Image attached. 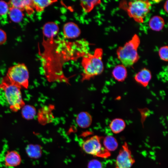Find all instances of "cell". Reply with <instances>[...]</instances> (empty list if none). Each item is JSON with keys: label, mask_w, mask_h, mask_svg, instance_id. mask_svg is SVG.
I'll use <instances>...</instances> for the list:
<instances>
[{"label": "cell", "mask_w": 168, "mask_h": 168, "mask_svg": "<svg viewBox=\"0 0 168 168\" xmlns=\"http://www.w3.org/2000/svg\"><path fill=\"white\" fill-rule=\"evenodd\" d=\"M103 54L102 49L97 48L93 54L87 53L82 57L81 65L83 72L81 79L82 82L89 81L102 73L104 68Z\"/></svg>", "instance_id": "cell-1"}, {"label": "cell", "mask_w": 168, "mask_h": 168, "mask_svg": "<svg viewBox=\"0 0 168 168\" xmlns=\"http://www.w3.org/2000/svg\"><path fill=\"white\" fill-rule=\"evenodd\" d=\"M140 42L139 36L136 34L123 46L117 49L118 58L125 67L132 66L139 60L138 49Z\"/></svg>", "instance_id": "cell-2"}, {"label": "cell", "mask_w": 168, "mask_h": 168, "mask_svg": "<svg viewBox=\"0 0 168 168\" xmlns=\"http://www.w3.org/2000/svg\"><path fill=\"white\" fill-rule=\"evenodd\" d=\"M0 87L3 90L5 97L12 111H17L25 105L20 87L10 83L4 78Z\"/></svg>", "instance_id": "cell-3"}, {"label": "cell", "mask_w": 168, "mask_h": 168, "mask_svg": "<svg viewBox=\"0 0 168 168\" xmlns=\"http://www.w3.org/2000/svg\"><path fill=\"white\" fill-rule=\"evenodd\" d=\"M29 78L28 69L24 63H18L10 67L4 78L12 84L25 88L28 87Z\"/></svg>", "instance_id": "cell-4"}, {"label": "cell", "mask_w": 168, "mask_h": 168, "mask_svg": "<svg viewBox=\"0 0 168 168\" xmlns=\"http://www.w3.org/2000/svg\"><path fill=\"white\" fill-rule=\"evenodd\" d=\"M151 5V2L148 0L131 1L128 2L126 10L130 17L138 23H142L149 12Z\"/></svg>", "instance_id": "cell-5"}, {"label": "cell", "mask_w": 168, "mask_h": 168, "mask_svg": "<svg viewBox=\"0 0 168 168\" xmlns=\"http://www.w3.org/2000/svg\"><path fill=\"white\" fill-rule=\"evenodd\" d=\"M100 138L94 136L83 141L82 148L86 153L94 156L107 157L110 156V153L102 146Z\"/></svg>", "instance_id": "cell-6"}, {"label": "cell", "mask_w": 168, "mask_h": 168, "mask_svg": "<svg viewBox=\"0 0 168 168\" xmlns=\"http://www.w3.org/2000/svg\"><path fill=\"white\" fill-rule=\"evenodd\" d=\"M134 162L131 152L125 142L116 158L115 168H131Z\"/></svg>", "instance_id": "cell-7"}, {"label": "cell", "mask_w": 168, "mask_h": 168, "mask_svg": "<svg viewBox=\"0 0 168 168\" xmlns=\"http://www.w3.org/2000/svg\"><path fill=\"white\" fill-rule=\"evenodd\" d=\"M1 158V162L7 168H14L19 164L21 157L16 152L12 151L5 152Z\"/></svg>", "instance_id": "cell-8"}, {"label": "cell", "mask_w": 168, "mask_h": 168, "mask_svg": "<svg viewBox=\"0 0 168 168\" xmlns=\"http://www.w3.org/2000/svg\"><path fill=\"white\" fill-rule=\"evenodd\" d=\"M63 32L64 37L68 39H75L81 33V30L78 25L72 22L66 23L63 26Z\"/></svg>", "instance_id": "cell-9"}, {"label": "cell", "mask_w": 168, "mask_h": 168, "mask_svg": "<svg viewBox=\"0 0 168 168\" xmlns=\"http://www.w3.org/2000/svg\"><path fill=\"white\" fill-rule=\"evenodd\" d=\"M59 28L58 25L54 22H49L43 26L42 32L44 37L47 39H54L58 34Z\"/></svg>", "instance_id": "cell-10"}, {"label": "cell", "mask_w": 168, "mask_h": 168, "mask_svg": "<svg viewBox=\"0 0 168 168\" xmlns=\"http://www.w3.org/2000/svg\"><path fill=\"white\" fill-rule=\"evenodd\" d=\"M92 119V116L89 113L86 111H82L77 115L76 121L80 127L86 128L91 125Z\"/></svg>", "instance_id": "cell-11"}, {"label": "cell", "mask_w": 168, "mask_h": 168, "mask_svg": "<svg viewBox=\"0 0 168 168\" xmlns=\"http://www.w3.org/2000/svg\"><path fill=\"white\" fill-rule=\"evenodd\" d=\"M51 107L45 106L40 110L38 114L39 122L45 124L51 122L54 118Z\"/></svg>", "instance_id": "cell-12"}, {"label": "cell", "mask_w": 168, "mask_h": 168, "mask_svg": "<svg viewBox=\"0 0 168 168\" xmlns=\"http://www.w3.org/2000/svg\"><path fill=\"white\" fill-rule=\"evenodd\" d=\"M152 77L151 72L146 68H143L137 73L134 76L135 81L144 87L148 84Z\"/></svg>", "instance_id": "cell-13"}, {"label": "cell", "mask_w": 168, "mask_h": 168, "mask_svg": "<svg viewBox=\"0 0 168 168\" xmlns=\"http://www.w3.org/2000/svg\"><path fill=\"white\" fill-rule=\"evenodd\" d=\"M165 25L164 19L161 16H155L152 17L149 22V26L152 30L160 31L161 30Z\"/></svg>", "instance_id": "cell-14"}, {"label": "cell", "mask_w": 168, "mask_h": 168, "mask_svg": "<svg viewBox=\"0 0 168 168\" xmlns=\"http://www.w3.org/2000/svg\"><path fill=\"white\" fill-rule=\"evenodd\" d=\"M113 77L119 81H123L127 76V71L126 67L122 64L116 66L112 72Z\"/></svg>", "instance_id": "cell-15"}, {"label": "cell", "mask_w": 168, "mask_h": 168, "mask_svg": "<svg viewBox=\"0 0 168 168\" xmlns=\"http://www.w3.org/2000/svg\"><path fill=\"white\" fill-rule=\"evenodd\" d=\"M57 1V0H32V5L33 8L37 12H40L43 11L47 7Z\"/></svg>", "instance_id": "cell-16"}, {"label": "cell", "mask_w": 168, "mask_h": 168, "mask_svg": "<svg viewBox=\"0 0 168 168\" xmlns=\"http://www.w3.org/2000/svg\"><path fill=\"white\" fill-rule=\"evenodd\" d=\"M110 128L113 133H119L123 130L125 127V123L122 119L117 118L113 119L110 125Z\"/></svg>", "instance_id": "cell-17"}, {"label": "cell", "mask_w": 168, "mask_h": 168, "mask_svg": "<svg viewBox=\"0 0 168 168\" xmlns=\"http://www.w3.org/2000/svg\"><path fill=\"white\" fill-rule=\"evenodd\" d=\"M8 13L12 21L16 23L21 21L24 16L21 10L12 7H9Z\"/></svg>", "instance_id": "cell-18"}, {"label": "cell", "mask_w": 168, "mask_h": 168, "mask_svg": "<svg viewBox=\"0 0 168 168\" xmlns=\"http://www.w3.org/2000/svg\"><path fill=\"white\" fill-rule=\"evenodd\" d=\"M99 0H81L80 5L84 12L87 13L91 12L96 6L101 3Z\"/></svg>", "instance_id": "cell-19"}, {"label": "cell", "mask_w": 168, "mask_h": 168, "mask_svg": "<svg viewBox=\"0 0 168 168\" xmlns=\"http://www.w3.org/2000/svg\"><path fill=\"white\" fill-rule=\"evenodd\" d=\"M104 147L108 151H114L118 146V143L116 139L113 137L108 136L106 137L103 140Z\"/></svg>", "instance_id": "cell-20"}, {"label": "cell", "mask_w": 168, "mask_h": 168, "mask_svg": "<svg viewBox=\"0 0 168 168\" xmlns=\"http://www.w3.org/2000/svg\"><path fill=\"white\" fill-rule=\"evenodd\" d=\"M21 114L24 118L26 119H32L36 115V110L32 105H25L22 107Z\"/></svg>", "instance_id": "cell-21"}, {"label": "cell", "mask_w": 168, "mask_h": 168, "mask_svg": "<svg viewBox=\"0 0 168 168\" xmlns=\"http://www.w3.org/2000/svg\"><path fill=\"white\" fill-rule=\"evenodd\" d=\"M158 54L161 59L165 61L168 60V47L164 46L161 47L158 51Z\"/></svg>", "instance_id": "cell-22"}, {"label": "cell", "mask_w": 168, "mask_h": 168, "mask_svg": "<svg viewBox=\"0 0 168 168\" xmlns=\"http://www.w3.org/2000/svg\"><path fill=\"white\" fill-rule=\"evenodd\" d=\"M27 152L29 154L33 157H37L40 154V151L38 147L30 146L28 148Z\"/></svg>", "instance_id": "cell-23"}, {"label": "cell", "mask_w": 168, "mask_h": 168, "mask_svg": "<svg viewBox=\"0 0 168 168\" xmlns=\"http://www.w3.org/2000/svg\"><path fill=\"white\" fill-rule=\"evenodd\" d=\"M9 7L7 3L3 1H0V15L4 16L8 12Z\"/></svg>", "instance_id": "cell-24"}, {"label": "cell", "mask_w": 168, "mask_h": 168, "mask_svg": "<svg viewBox=\"0 0 168 168\" xmlns=\"http://www.w3.org/2000/svg\"><path fill=\"white\" fill-rule=\"evenodd\" d=\"M88 168H102V165L98 160L93 159L88 163Z\"/></svg>", "instance_id": "cell-25"}, {"label": "cell", "mask_w": 168, "mask_h": 168, "mask_svg": "<svg viewBox=\"0 0 168 168\" xmlns=\"http://www.w3.org/2000/svg\"><path fill=\"white\" fill-rule=\"evenodd\" d=\"M7 40V35L5 32L0 29V45L4 44Z\"/></svg>", "instance_id": "cell-26"}, {"label": "cell", "mask_w": 168, "mask_h": 168, "mask_svg": "<svg viewBox=\"0 0 168 168\" xmlns=\"http://www.w3.org/2000/svg\"><path fill=\"white\" fill-rule=\"evenodd\" d=\"M168 0H166V2H165L164 4V10L167 13H168Z\"/></svg>", "instance_id": "cell-27"}]
</instances>
